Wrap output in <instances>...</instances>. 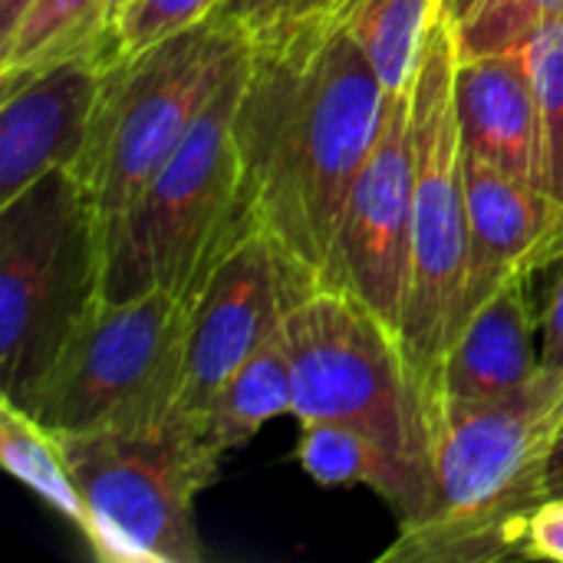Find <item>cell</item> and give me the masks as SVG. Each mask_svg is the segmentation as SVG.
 <instances>
[{
  "instance_id": "7a4b0ae2",
  "label": "cell",
  "mask_w": 563,
  "mask_h": 563,
  "mask_svg": "<svg viewBox=\"0 0 563 563\" xmlns=\"http://www.w3.org/2000/svg\"><path fill=\"white\" fill-rule=\"evenodd\" d=\"M563 432V376L495 402L442 396L432 412V495L399 521L379 563H495L521 558L548 501V462Z\"/></svg>"
},
{
  "instance_id": "8992f818",
  "label": "cell",
  "mask_w": 563,
  "mask_h": 563,
  "mask_svg": "<svg viewBox=\"0 0 563 563\" xmlns=\"http://www.w3.org/2000/svg\"><path fill=\"white\" fill-rule=\"evenodd\" d=\"M280 333L300 422L360 426L399 462L432 475V409L399 333L373 307L340 284L284 287Z\"/></svg>"
},
{
  "instance_id": "277c9868",
  "label": "cell",
  "mask_w": 563,
  "mask_h": 563,
  "mask_svg": "<svg viewBox=\"0 0 563 563\" xmlns=\"http://www.w3.org/2000/svg\"><path fill=\"white\" fill-rule=\"evenodd\" d=\"M244 56L145 188L102 264V297L125 300L162 287L195 303L224 251L254 228L234 139Z\"/></svg>"
},
{
  "instance_id": "30bf717a",
  "label": "cell",
  "mask_w": 563,
  "mask_h": 563,
  "mask_svg": "<svg viewBox=\"0 0 563 563\" xmlns=\"http://www.w3.org/2000/svg\"><path fill=\"white\" fill-rule=\"evenodd\" d=\"M412 257V86L386 96L376 142L350 191L330 284L353 290L396 333Z\"/></svg>"
},
{
  "instance_id": "83f0119b",
  "label": "cell",
  "mask_w": 563,
  "mask_h": 563,
  "mask_svg": "<svg viewBox=\"0 0 563 563\" xmlns=\"http://www.w3.org/2000/svg\"><path fill=\"white\" fill-rule=\"evenodd\" d=\"M558 495H563V432L548 462V498H558Z\"/></svg>"
},
{
  "instance_id": "ffe728a7",
  "label": "cell",
  "mask_w": 563,
  "mask_h": 563,
  "mask_svg": "<svg viewBox=\"0 0 563 563\" xmlns=\"http://www.w3.org/2000/svg\"><path fill=\"white\" fill-rule=\"evenodd\" d=\"M442 0H360L353 30L386 92L412 86Z\"/></svg>"
},
{
  "instance_id": "d4e9b609",
  "label": "cell",
  "mask_w": 563,
  "mask_h": 563,
  "mask_svg": "<svg viewBox=\"0 0 563 563\" xmlns=\"http://www.w3.org/2000/svg\"><path fill=\"white\" fill-rule=\"evenodd\" d=\"M541 369L548 376H563V257L558 261V277L541 313Z\"/></svg>"
},
{
  "instance_id": "3957f363",
  "label": "cell",
  "mask_w": 563,
  "mask_h": 563,
  "mask_svg": "<svg viewBox=\"0 0 563 563\" xmlns=\"http://www.w3.org/2000/svg\"><path fill=\"white\" fill-rule=\"evenodd\" d=\"M244 49V23L218 10L178 36L112 63L86 148L69 168L96 218L102 264L119 244L145 188L181 145Z\"/></svg>"
},
{
  "instance_id": "7c38bea8",
  "label": "cell",
  "mask_w": 563,
  "mask_h": 563,
  "mask_svg": "<svg viewBox=\"0 0 563 563\" xmlns=\"http://www.w3.org/2000/svg\"><path fill=\"white\" fill-rule=\"evenodd\" d=\"M280 320L284 280L277 251L254 224L224 251L191 303L178 416H201L211 396L280 333Z\"/></svg>"
},
{
  "instance_id": "d6986e66",
  "label": "cell",
  "mask_w": 563,
  "mask_h": 563,
  "mask_svg": "<svg viewBox=\"0 0 563 563\" xmlns=\"http://www.w3.org/2000/svg\"><path fill=\"white\" fill-rule=\"evenodd\" d=\"M0 462L16 482H23L33 495H40L59 518H66L82 534L86 501L59 435L3 396H0Z\"/></svg>"
},
{
  "instance_id": "e0dca14e",
  "label": "cell",
  "mask_w": 563,
  "mask_h": 563,
  "mask_svg": "<svg viewBox=\"0 0 563 563\" xmlns=\"http://www.w3.org/2000/svg\"><path fill=\"white\" fill-rule=\"evenodd\" d=\"M287 412L294 416V376L284 333H277L211 396L191 422L221 455H228L231 449L247 445L264 422Z\"/></svg>"
},
{
  "instance_id": "f546056e",
  "label": "cell",
  "mask_w": 563,
  "mask_h": 563,
  "mask_svg": "<svg viewBox=\"0 0 563 563\" xmlns=\"http://www.w3.org/2000/svg\"><path fill=\"white\" fill-rule=\"evenodd\" d=\"M538 7H541V16H544V20L561 16L563 13V0H538Z\"/></svg>"
},
{
  "instance_id": "cb8c5ba5",
  "label": "cell",
  "mask_w": 563,
  "mask_h": 563,
  "mask_svg": "<svg viewBox=\"0 0 563 563\" xmlns=\"http://www.w3.org/2000/svg\"><path fill=\"white\" fill-rule=\"evenodd\" d=\"M525 561H554L563 563V495L548 498L531 525H528V541L521 551Z\"/></svg>"
},
{
  "instance_id": "ac0fdd59",
  "label": "cell",
  "mask_w": 563,
  "mask_h": 563,
  "mask_svg": "<svg viewBox=\"0 0 563 563\" xmlns=\"http://www.w3.org/2000/svg\"><path fill=\"white\" fill-rule=\"evenodd\" d=\"M122 0H33L0 43V79L63 59L112 36Z\"/></svg>"
},
{
  "instance_id": "52a82bcc",
  "label": "cell",
  "mask_w": 563,
  "mask_h": 563,
  "mask_svg": "<svg viewBox=\"0 0 563 563\" xmlns=\"http://www.w3.org/2000/svg\"><path fill=\"white\" fill-rule=\"evenodd\" d=\"M102 294V244L82 185L49 172L0 208V396L33 399Z\"/></svg>"
},
{
  "instance_id": "7402d4cb",
  "label": "cell",
  "mask_w": 563,
  "mask_h": 563,
  "mask_svg": "<svg viewBox=\"0 0 563 563\" xmlns=\"http://www.w3.org/2000/svg\"><path fill=\"white\" fill-rule=\"evenodd\" d=\"M224 0H129L112 26L115 53L132 59L218 13Z\"/></svg>"
},
{
  "instance_id": "44dd1931",
  "label": "cell",
  "mask_w": 563,
  "mask_h": 563,
  "mask_svg": "<svg viewBox=\"0 0 563 563\" xmlns=\"http://www.w3.org/2000/svg\"><path fill=\"white\" fill-rule=\"evenodd\" d=\"M528 53L544 129V188L563 205V13L538 26Z\"/></svg>"
},
{
  "instance_id": "f1b7e54d",
  "label": "cell",
  "mask_w": 563,
  "mask_h": 563,
  "mask_svg": "<svg viewBox=\"0 0 563 563\" xmlns=\"http://www.w3.org/2000/svg\"><path fill=\"white\" fill-rule=\"evenodd\" d=\"M482 0H442V13H449L455 23H462Z\"/></svg>"
},
{
  "instance_id": "5bb4252c",
  "label": "cell",
  "mask_w": 563,
  "mask_h": 563,
  "mask_svg": "<svg viewBox=\"0 0 563 563\" xmlns=\"http://www.w3.org/2000/svg\"><path fill=\"white\" fill-rule=\"evenodd\" d=\"M462 148L544 188V129L528 46L462 56L455 66Z\"/></svg>"
},
{
  "instance_id": "ba28073f",
  "label": "cell",
  "mask_w": 563,
  "mask_h": 563,
  "mask_svg": "<svg viewBox=\"0 0 563 563\" xmlns=\"http://www.w3.org/2000/svg\"><path fill=\"white\" fill-rule=\"evenodd\" d=\"M191 303L152 287L96 297L23 406L59 435L155 429L178 416Z\"/></svg>"
},
{
  "instance_id": "603a6c76",
  "label": "cell",
  "mask_w": 563,
  "mask_h": 563,
  "mask_svg": "<svg viewBox=\"0 0 563 563\" xmlns=\"http://www.w3.org/2000/svg\"><path fill=\"white\" fill-rule=\"evenodd\" d=\"M544 23L538 0H482L459 26V53L482 56L528 46Z\"/></svg>"
},
{
  "instance_id": "4316f807",
  "label": "cell",
  "mask_w": 563,
  "mask_h": 563,
  "mask_svg": "<svg viewBox=\"0 0 563 563\" xmlns=\"http://www.w3.org/2000/svg\"><path fill=\"white\" fill-rule=\"evenodd\" d=\"M30 3L33 0H0V43L16 30V23H20V16L26 13Z\"/></svg>"
},
{
  "instance_id": "9c48e42d",
  "label": "cell",
  "mask_w": 563,
  "mask_h": 563,
  "mask_svg": "<svg viewBox=\"0 0 563 563\" xmlns=\"http://www.w3.org/2000/svg\"><path fill=\"white\" fill-rule=\"evenodd\" d=\"M59 435V432H56ZM86 501L82 538L102 563H201L195 501L221 452L175 416L155 429L59 435Z\"/></svg>"
},
{
  "instance_id": "5b68a950",
  "label": "cell",
  "mask_w": 563,
  "mask_h": 563,
  "mask_svg": "<svg viewBox=\"0 0 563 563\" xmlns=\"http://www.w3.org/2000/svg\"><path fill=\"white\" fill-rule=\"evenodd\" d=\"M459 26L439 10L412 79V257L402 307L406 363L435 412L468 264L465 152L455 109Z\"/></svg>"
},
{
  "instance_id": "484cf974",
  "label": "cell",
  "mask_w": 563,
  "mask_h": 563,
  "mask_svg": "<svg viewBox=\"0 0 563 563\" xmlns=\"http://www.w3.org/2000/svg\"><path fill=\"white\" fill-rule=\"evenodd\" d=\"M271 3H274V0H224V7H221V10H224L228 16H234L238 23H244V26H247L251 20H257V16L264 13Z\"/></svg>"
},
{
  "instance_id": "8fae6325",
  "label": "cell",
  "mask_w": 563,
  "mask_h": 563,
  "mask_svg": "<svg viewBox=\"0 0 563 563\" xmlns=\"http://www.w3.org/2000/svg\"><path fill=\"white\" fill-rule=\"evenodd\" d=\"M115 59V40L106 36L0 79V208L49 172L79 162Z\"/></svg>"
},
{
  "instance_id": "2e32d148",
  "label": "cell",
  "mask_w": 563,
  "mask_h": 563,
  "mask_svg": "<svg viewBox=\"0 0 563 563\" xmlns=\"http://www.w3.org/2000/svg\"><path fill=\"white\" fill-rule=\"evenodd\" d=\"M297 462L323 488H373L399 511V521L416 518L432 495V475L399 462L383 442L350 422H300Z\"/></svg>"
},
{
  "instance_id": "9a60e30c",
  "label": "cell",
  "mask_w": 563,
  "mask_h": 563,
  "mask_svg": "<svg viewBox=\"0 0 563 563\" xmlns=\"http://www.w3.org/2000/svg\"><path fill=\"white\" fill-rule=\"evenodd\" d=\"M528 280L531 277L508 280L465 320L442 366V396L495 402L511 399L541 379V317L531 310Z\"/></svg>"
},
{
  "instance_id": "4fadbf2b",
  "label": "cell",
  "mask_w": 563,
  "mask_h": 563,
  "mask_svg": "<svg viewBox=\"0 0 563 563\" xmlns=\"http://www.w3.org/2000/svg\"><path fill=\"white\" fill-rule=\"evenodd\" d=\"M465 201L468 264L459 330L508 280L534 277L541 267L563 257V205L548 188L515 178L465 152Z\"/></svg>"
},
{
  "instance_id": "4dcf8cb0",
  "label": "cell",
  "mask_w": 563,
  "mask_h": 563,
  "mask_svg": "<svg viewBox=\"0 0 563 563\" xmlns=\"http://www.w3.org/2000/svg\"><path fill=\"white\" fill-rule=\"evenodd\" d=\"M125 3H129V0H125ZM125 3H122V7H125Z\"/></svg>"
},
{
  "instance_id": "6da1fadb",
  "label": "cell",
  "mask_w": 563,
  "mask_h": 563,
  "mask_svg": "<svg viewBox=\"0 0 563 563\" xmlns=\"http://www.w3.org/2000/svg\"><path fill=\"white\" fill-rule=\"evenodd\" d=\"M360 0H274L247 30L234 139L244 198L284 287L330 284L386 89L353 30Z\"/></svg>"
}]
</instances>
